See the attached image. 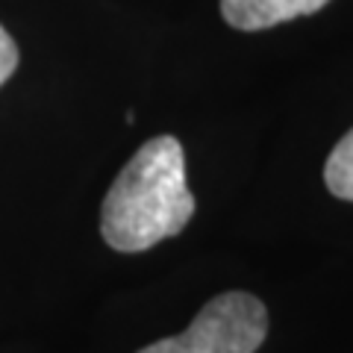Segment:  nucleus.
I'll list each match as a JSON object with an SVG mask.
<instances>
[{
	"label": "nucleus",
	"instance_id": "obj_1",
	"mask_svg": "<svg viewBox=\"0 0 353 353\" xmlns=\"http://www.w3.org/2000/svg\"><path fill=\"white\" fill-rule=\"evenodd\" d=\"M194 215L185 183V153L174 136L145 141L109 185L101 236L118 253H141L176 236Z\"/></svg>",
	"mask_w": 353,
	"mask_h": 353
},
{
	"label": "nucleus",
	"instance_id": "obj_2",
	"mask_svg": "<svg viewBox=\"0 0 353 353\" xmlns=\"http://www.w3.org/2000/svg\"><path fill=\"white\" fill-rule=\"evenodd\" d=\"M268 336V312L248 292L212 297L180 336L159 339L139 353H256Z\"/></svg>",
	"mask_w": 353,
	"mask_h": 353
},
{
	"label": "nucleus",
	"instance_id": "obj_3",
	"mask_svg": "<svg viewBox=\"0 0 353 353\" xmlns=\"http://www.w3.org/2000/svg\"><path fill=\"white\" fill-rule=\"evenodd\" d=\"M330 0H221V15L236 30H268L283 21L312 15Z\"/></svg>",
	"mask_w": 353,
	"mask_h": 353
},
{
	"label": "nucleus",
	"instance_id": "obj_4",
	"mask_svg": "<svg viewBox=\"0 0 353 353\" xmlns=\"http://www.w3.org/2000/svg\"><path fill=\"white\" fill-rule=\"evenodd\" d=\"M324 183L341 201H353V130L341 136L324 165Z\"/></svg>",
	"mask_w": 353,
	"mask_h": 353
},
{
	"label": "nucleus",
	"instance_id": "obj_5",
	"mask_svg": "<svg viewBox=\"0 0 353 353\" xmlns=\"http://www.w3.org/2000/svg\"><path fill=\"white\" fill-rule=\"evenodd\" d=\"M15 68H18V44L0 24V85L15 74Z\"/></svg>",
	"mask_w": 353,
	"mask_h": 353
}]
</instances>
